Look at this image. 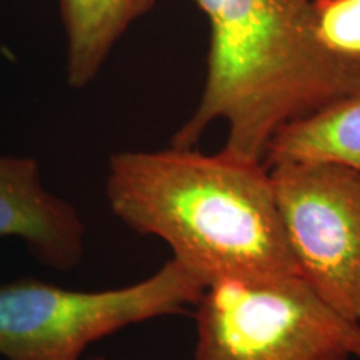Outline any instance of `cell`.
Segmentation results:
<instances>
[{
  "label": "cell",
  "instance_id": "cell-10",
  "mask_svg": "<svg viewBox=\"0 0 360 360\" xmlns=\"http://www.w3.org/2000/svg\"><path fill=\"white\" fill-rule=\"evenodd\" d=\"M89 360H109V359L102 357V355H97V357H92V359H89Z\"/></svg>",
  "mask_w": 360,
  "mask_h": 360
},
{
  "label": "cell",
  "instance_id": "cell-3",
  "mask_svg": "<svg viewBox=\"0 0 360 360\" xmlns=\"http://www.w3.org/2000/svg\"><path fill=\"white\" fill-rule=\"evenodd\" d=\"M193 309L195 360H352L360 347V323L300 274L217 278Z\"/></svg>",
  "mask_w": 360,
  "mask_h": 360
},
{
  "label": "cell",
  "instance_id": "cell-7",
  "mask_svg": "<svg viewBox=\"0 0 360 360\" xmlns=\"http://www.w3.org/2000/svg\"><path fill=\"white\" fill-rule=\"evenodd\" d=\"M155 4L157 0H58L69 87L85 89L92 84L130 25Z\"/></svg>",
  "mask_w": 360,
  "mask_h": 360
},
{
  "label": "cell",
  "instance_id": "cell-11",
  "mask_svg": "<svg viewBox=\"0 0 360 360\" xmlns=\"http://www.w3.org/2000/svg\"><path fill=\"white\" fill-rule=\"evenodd\" d=\"M355 359L360 360V347H359V350H357V357H355Z\"/></svg>",
  "mask_w": 360,
  "mask_h": 360
},
{
  "label": "cell",
  "instance_id": "cell-1",
  "mask_svg": "<svg viewBox=\"0 0 360 360\" xmlns=\"http://www.w3.org/2000/svg\"><path fill=\"white\" fill-rule=\"evenodd\" d=\"M105 195L120 222L164 240L207 285L299 274L264 162L195 147L117 152Z\"/></svg>",
  "mask_w": 360,
  "mask_h": 360
},
{
  "label": "cell",
  "instance_id": "cell-4",
  "mask_svg": "<svg viewBox=\"0 0 360 360\" xmlns=\"http://www.w3.org/2000/svg\"><path fill=\"white\" fill-rule=\"evenodd\" d=\"M205 285L174 257L150 277L119 289L70 290L30 277L0 283V355L80 360L103 337L193 307Z\"/></svg>",
  "mask_w": 360,
  "mask_h": 360
},
{
  "label": "cell",
  "instance_id": "cell-6",
  "mask_svg": "<svg viewBox=\"0 0 360 360\" xmlns=\"http://www.w3.org/2000/svg\"><path fill=\"white\" fill-rule=\"evenodd\" d=\"M19 237L47 267L69 272L85 250V224L75 207L44 187L32 157L0 155V238Z\"/></svg>",
  "mask_w": 360,
  "mask_h": 360
},
{
  "label": "cell",
  "instance_id": "cell-9",
  "mask_svg": "<svg viewBox=\"0 0 360 360\" xmlns=\"http://www.w3.org/2000/svg\"><path fill=\"white\" fill-rule=\"evenodd\" d=\"M307 39L334 103L360 92V0H310Z\"/></svg>",
  "mask_w": 360,
  "mask_h": 360
},
{
  "label": "cell",
  "instance_id": "cell-2",
  "mask_svg": "<svg viewBox=\"0 0 360 360\" xmlns=\"http://www.w3.org/2000/svg\"><path fill=\"white\" fill-rule=\"evenodd\" d=\"M195 2L210 27L204 89L170 146L195 147L224 122L222 150L264 162L278 130L334 103L307 39L310 0Z\"/></svg>",
  "mask_w": 360,
  "mask_h": 360
},
{
  "label": "cell",
  "instance_id": "cell-5",
  "mask_svg": "<svg viewBox=\"0 0 360 360\" xmlns=\"http://www.w3.org/2000/svg\"><path fill=\"white\" fill-rule=\"evenodd\" d=\"M267 169L299 274L332 309L360 323V169L328 160Z\"/></svg>",
  "mask_w": 360,
  "mask_h": 360
},
{
  "label": "cell",
  "instance_id": "cell-8",
  "mask_svg": "<svg viewBox=\"0 0 360 360\" xmlns=\"http://www.w3.org/2000/svg\"><path fill=\"white\" fill-rule=\"evenodd\" d=\"M285 160H328L360 169V92L278 130L264 164Z\"/></svg>",
  "mask_w": 360,
  "mask_h": 360
}]
</instances>
